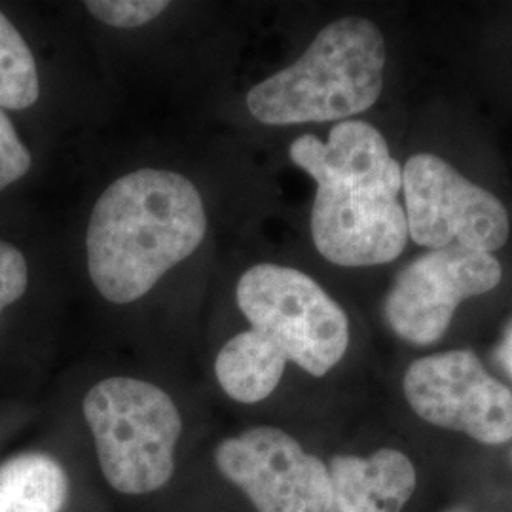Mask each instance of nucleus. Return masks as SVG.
<instances>
[{
	"mask_svg": "<svg viewBox=\"0 0 512 512\" xmlns=\"http://www.w3.org/2000/svg\"><path fill=\"white\" fill-rule=\"evenodd\" d=\"M289 156L317 184L311 238L319 255L348 268L380 266L401 256L410 238L399 203L403 167L380 129L344 120L330 129L327 141L300 135Z\"/></svg>",
	"mask_w": 512,
	"mask_h": 512,
	"instance_id": "f257e3e1",
	"label": "nucleus"
},
{
	"mask_svg": "<svg viewBox=\"0 0 512 512\" xmlns=\"http://www.w3.org/2000/svg\"><path fill=\"white\" fill-rule=\"evenodd\" d=\"M205 232L202 196L184 175L165 169L128 173L93 207L86 232L93 285L109 302H135L192 255Z\"/></svg>",
	"mask_w": 512,
	"mask_h": 512,
	"instance_id": "f03ea898",
	"label": "nucleus"
},
{
	"mask_svg": "<svg viewBox=\"0 0 512 512\" xmlns=\"http://www.w3.org/2000/svg\"><path fill=\"white\" fill-rule=\"evenodd\" d=\"M385 59L384 35L374 21L336 19L293 65L251 88L247 109L266 126L344 122L380 99Z\"/></svg>",
	"mask_w": 512,
	"mask_h": 512,
	"instance_id": "7ed1b4c3",
	"label": "nucleus"
},
{
	"mask_svg": "<svg viewBox=\"0 0 512 512\" xmlns=\"http://www.w3.org/2000/svg\"><path fill=\"white\" fill-rule=\"evenodd\" d=\"M82 412L103 476L124 495L162 490L175 473L183 418L162 387L112 376L86 393Z\"/></svg>",
	"mask_w": 512,
	"mask_h": 512,
	"instance_id": "20e7f679",
	"label": "nucleus"
},
{
	"mask_svg": "<svg viewBox=\"0 0 512 512\" xmlns=\"http://www.w3.org/2000/svg\"><path fill=\"white\" fill-rule=\"evenodd\" d=\"M236 300L251 329L315 378L330 372L348 351L346 311L296 268L256 264L239 277Z\"/></svg>",
	"mask_w": 512,
	"mask_h": 512,
	"instance_id": "39448f33",
	"label": "nucleus"
},
{
	"mask_svg": "<svg viewBox=\"0 0 512 512\" xmlns=\"http://www.w3.org/2000/svg\"><path fill=\"white\" fill-rule=\"evenodd\" d=\"M408 236L421 247L461 245L494 253L509 234L505 205L435 154H416L403 167Z\"/></svg>",
	"mask_w": 512,
	"mask_h": 512,
	"instance_id": "423d86ee",
	"label": "nucleus"
},
{
	"mask_svg": "<svg viewBox=\"0 0 512 512\" xmlns=\"http://www.w3.org/2000/svg\"><path fill=\"white\" fill-rule=\"evenodd\" d=\"M404 395L431 425L490 446L512 439V391L495 380L473 351H444L418 359L404 374Z\"/></svg>",
	"mask_w": 512,
	"mask_h": 512,
	"instance_id": "0eeeda50",
	"label": "nucleus"
},
{
	"mask_svg": "<svg viewBox=\"0 0 512 512\" xmlns=\"http://www.w3.org/2000/svg\"><path fill=\"white\" fill-rule=\"evenodd\" d=\"M494 255L450 245L406 266L387 294L385 321L410 344L429 346L450 327L459 304L490 293L501 281Z\"/></svg>",
	"mask_w": 512,
	"mask_h": 512,
	"instance_id": "6e6552de",
	"label": "nucleus"
},
{
	"mask_svg": "<svg viewBox=\"0 0 512 512\" xmlns=\"http://www.w3.org/2000/svg\"><path fill=\"white\" fill-rule=\"evenodd\" d=\"M215 463L258 512H327L329 467L283 429L262 425L228 437Z\"/></svg>",
	"mask_w": 512,
	"mask_h": 512,
	"instance_id": "1a4fd4ad",
	"label": "nucleus"
},
{
	"mask_svg": "<svg viewBox=\"0 0 512 512\" xmlns=\"http://www.w3.org/2000/svg\"><path fill=\"white\" fill-rule=\"evenodd\" d=\"M329 476L327 512H401L416 490L412 461L393 448L368 458L336 456Z\"/></svg>",
	"mask_w": 512,
	"mask_h": 512,
	"instance_id": "9d476101",
	"label": "nucleus"
},
{
	"mask_svg": "<svg viewBox=\"0 0 512 512\" xmlns=\"http://www.w3.org/2000/svg\"><path fill=\"white\" fill-rule=\"evenodd\" d=\"M287 357L258 330H243L228 340L217 355L215 376L220 389L236 403L268 399L281 382Z\"/></svg>",
	"mask_w": 512,
	"mask_h": 512,
	"instance_id": "9b49d317",
	"label": "nucleus"
},
{
	"mask_svg": "<svg viewBox=\"0 0 512 512\" xmlns=\"http://www.w3.org/2000/svg\"><path fill=\"white\" fill-rule=\"evenodd\" d=\"M69 476L46 454H23L0 465V512H61Z\"/></svg>",
	"mask_w": 512,
	"mask_h": 512,
	"instance_id": "f8f14e48",
	"label": "nucleus"
},
{
	"mask_svg": "<svg viewBox=\"0 0 512 512\" xmlns=\"http://www.w3.org/2000/svg\"><path fill=\"white\" fill-rule=\"evenodd\" d=\"M40 95L37 61L25 38L0 12V107L29 109Z\"/></svg>",
	"mask_w": 512,
	"mask_h": 512,
	"instance_id": "ddd939ff",
	"label": "nucleus"
},
{
	"mask_svg": "<svg viewBox=\"0 0 512 512\" xmlns=\"http://www.w3.org/2000/svg\"><path fill=\"white\" fill-rule=\"evenodd\" d=\"M86 10L93 18L116 29H135L160 18L169 8L165 0H88Z\"/></svg>",
	"mask_w": 512,
	"mask_h": 512,
	"instance_id": "4468645a",
	"label": "nucleus"
},
{
	"mask_svg": "<svg viewBox=\"0 0 512 512\" xmlns=\"http://www.w3.org/2000/svg\"><path fill=\"white\" fill-rule=\"evenodd\" d=\"M31 164V152L21 143L12 120L0 109V192L23 179Z\"/></svg>",
	"mask_w": 512,
	"mask_h": 512,
	"instance_id": "2eb2a0df",
	"label": "nucleus"
},
{
	"mask_svg": "<svg viewBox=\"0 0 512 512\" xmlns=\"http://www.w3.org/2000/svg\"><path fill=\"white\" fill-rule=\"evenodd\" d=\"M27 260L18 247L0 239V315L27 291Z\"/></svg>",
	"mask_w": 512,
	"mask_h": 512,
	"instance_id": "dca6fc26",
	"label": "nucleus"
},
{
	"mask_svg": "<svg viewBox=\"0 0 512 512\" xmlns=\"http://www.w3.org/2000/svg\"><path fill=\"white\" fill-rule=\"evenodd\" d=\"M497 363L503 366V370L511 376L512 380V323L505 330V336L497 348Z\"/></svg>",
	"mask_w": 512,
	"mask_h": 512,
	"instance_id": "f3484780",
	"label": "nucleus"
}]
</instances>
